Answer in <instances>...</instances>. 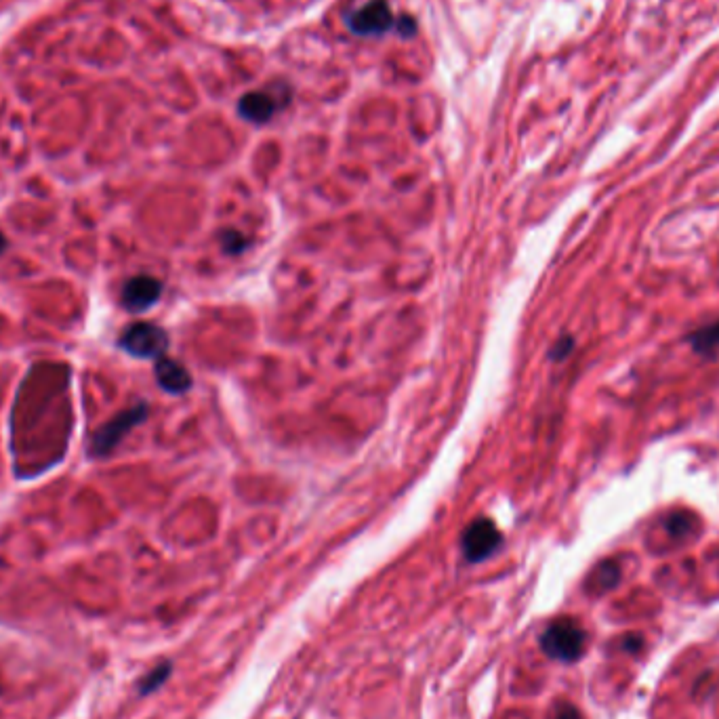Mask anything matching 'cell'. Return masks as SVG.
<instances>
[{
    "label": "cell",
    "mask_w": 719,
    "mask_h": 719,
    "mask_svg": "<svg viewBox=\"0 0 719 719\" xmlns=\"http://www.w3.org/2000/svg\"><path fill=\"white\" fill-rule=\"evenodd\" d=\"M345 26L349 32L362 38H377L392 32H400L404 38H410L417 32L413 19L406 15L396 17L387 0H368V3L358 5L345 15Z\"/></svg>",
    "instance_id": "obj_1"
},
{
    "label": "cell",
    "mask_w": 719,
    "mask_h": 719,
    "mask_svg": "<svg viewBox=\"0 0 719 719\" xmlns=\"http://www.w3.org/2000/svg\"><path fill=\"white\" fill-rule=\"evenodd\" d=\"M148 413H150L148 404L137 402L127 410H122V413H118L116 417H112L93 434L89 444V455L95 459H104L110 453H114L120 442L125 440L137 425L148 419Z\"/></svg>",
    "instance_id": "obj_2"
},
{
    "label": "cell",
    "mask_w": 719,
    "mask_h": 719,
    "mask_svg": "<svg viewBox=\"0 0 719 719\" xmlns=\"http://www.w3.org/2000/svg\"><path fill=\"white\" fill-rule=\"evenodd\" d=\"M587 646V633L574 619L553 621L541 635V648L549 656L562 663L581 659Z\"/></svg>",
    "instance_id": "obj_3"
},
{
    "label": "cell",
    "mask_w": 719,
    "mask_h": 719,
    "mask_svg": "<svg viewBox=\"0 0 719 719\" xmlns=\"http://www.w3.org/2000/svg\"><path fill=\"white\" fill-rule=\"evenodd\" d=\"M118 347L133 358L158 360L169 349V335L152 322H135L120 335Z\"/></svg>",
    "instance_id": "obj_4"
},
{
    "label": "cell",
    "mask_w": 719,
    "mask_h": 719,
    "mask_svg": "<svg viewBox=\"0 0 719 719\" xmlns=\"http://www.w3.org/2000/svg\"><path fill=\"white\" fill-rule=\"evenodd\" d=\"M501 543L503 537L499 528L488 518L471 522L461 537V549L467 562H484L501 547Z\"/></svg>",
    "instance_id": "obj_5"
},
{
    "label": "cell",
    "mask_w": 719,
    "mask_h": 719,
    "mask_svg": "<svg viewBox=\"0 0 719 719\" xmlns=\"http://www.w3.org/2000/svg\"><path fill=\"white\" fill-rule=\"evenodd\" d=\"M289 104V93L278 95V89H265V91H251L240 97L238 101V114L240 118L253 122V125H265L270 122L276 112H280Z\"/></svg>",
    "instance_id": "obj_6"
},
{
    "label": "cell",
    "mask_w": 719,
    "mask_h": 719,
    "mask_svg": "<svg viewBox=\"0 0 719 719\" xmlns=\"http://www.w3.org/2000/svg\"><path fill=\"white\" fill-rule=\"evenodd\" d=\"M162 295V282L152 276H135L125 282L122 286L120 301L127 307L129 312L139 314L150 310L152 305L158 303Z\"/></svg>",
    "instance_id": "obj_7"
},
{
    "label": "cell",
    "mask_w": 719,
    "mask_h": 719,
    "mask_svg": "<svg viewBox=\"0 0 719 719\" xmlns=\"http://www.w3.org/2000/svg\"><path fill=\"white\" fill-rule=\"evenodd\" d=\"M154 373H156L158 385L164 389V392H169L173 396L186 394L192 387V377L186 371V366L179 364L173 358H167V356L158 358L154 364Z\"/></svg>",
    "instance_id": "obj_8"
},
{
    "label": "cell",
    "mask_w": 719,
    "mask_h": 719,
    "mask_svg": "<svg viewBox=\"0 0 719 719\" xmlns=\"http://www.w3.org/2000/svg\"><path fill=\"white\" fill-rule=\"evenodd\" d=\"M690 343L698 354L715 352V349L719 347V320L711 322L703 328H698V331L690 337Z\"/></svg>",
    "instance_id": "obj_9"
},
{
    "label": "cell",
    "mask_w": 719,
    "mask_h": 719,
    "mask_svg": "<svg viewBox=\"0 0 719 719\" xmlns=\"http://www.w3.org/2000/svg\"><path fill=\"white\" fill-rule=\"evenodd\" d=\"M169 675H171V663L158 665L156 669H152V671L139 682V692H141V694H150V692L158 690L164 682L169 680Z\"/></svg>",
    "instance_id": "obj_10"
},
{
    "label": "cell",
    "mask_w": 719,
    "mask_h": 719,
    "mask_svg": "<svg viewBox=\"0 0 719 719\" xmlns=\"http://www.w3.org/2000/svg\"><path fill=\"white\" fill-rule=\"evenodd\" d=\"M692 528V516L690 513H673L667 520V530L671 537H686Z\"/></svg>",
    "instance_id": "obj_11"
},
{
    "label": "cell",
    "mask_w": 719,
    "mask_h": 719,
    "mask_svg": "<svg viewBox=\"0 0 719 719\" xmlns=\"http://www.w3.org/2000/svg\"><path fill=\"white\" fill-rule=\"evenodd\" d=\"M570 349H572V339H570V337L560 339L558 345H556V349H553V352H551V356L556 358V360H564V358L570 354Z\"/></svg>",
    "instance_id": "obj_12"
},
{
    "label": "cell",
    "mask_w": 719,
    "mask_h": 719,
    "mask_svg": "<svg viewBox=\"0 0 719 719\" xmlns=\"http://www.w3.org/2000/svg\"><path fill=\"white\" fill-rule=\"evenodd\" d=\"M553 719H581V713L577 711V707H572V705H562V707L558 709L556 717H553Z\"/></svg>",
    "instance_id": "obj_13"
},
{
    "label": "cell",
    "mask_w": 719,
    "mask_h": 719,
    "mask_svg": "<svg viewBox=\"0 0 719 719\" xmlns=\"http://www.w3.org/2000/svg\"><path fill=\"white\" fill-rule=\"evenodd\" d=\"M7 249H9V240L5 238L3 232H0V257H3V255L7 253Z\"/></svg>",
    "instance_id": "obj_14"
}]
</instances>
